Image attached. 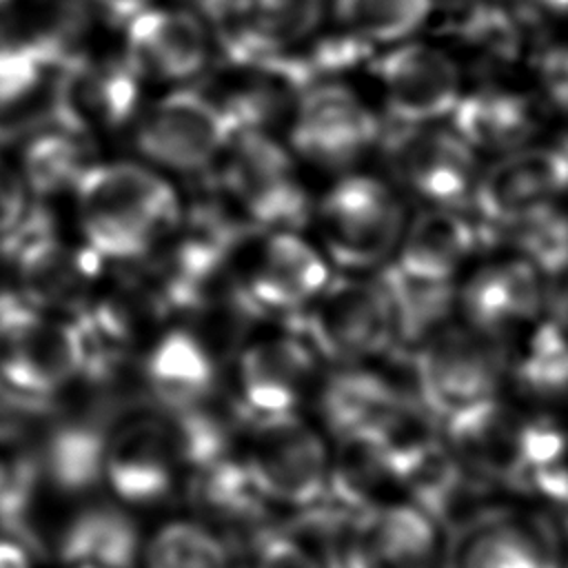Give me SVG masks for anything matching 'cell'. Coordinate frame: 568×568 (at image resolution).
Masks as SVG:
<instances>
[{
  "label": "cell",
  "instance_id": "cell-1",
  "mask_svg": "<svg viewBox=\"0 0 568 568\" xmlns=\"http://www.w3.org/2000/svg\"><path fill=\"white\" fill-rule=\"evenodd\" d=\"M71 202L78 237L106 266L144 262L184 215L171 175L138 158L95 160Z\"/></svg>",
  "mask_w": 568,
  "mask_h": 568
},
{
  "label": "cell",
  "instance_id": "cell-2",
  "mask_svg": "<svg viewBox=\"0 0 568 568\" xmlns=\"http://www.w3.org/2000/svg\"><path fill=\"white\" fill-rule=\"evenodd\" d=\"M84 379L78 322L16 288L0 291V390L18 402H49Z\"/></svg>",
  "mask_w": 568,
  "mask_h": 568
},
{
  "label": "cell",
  "instance_id": "cell-3",
  "mask_svg": "<svg viewBox=\"0 0 568 568\" xmlns=\"http://www.w3.org/2000/svg\"><path fill=\"white\" fill-rule=\"evenodd\" d=\"M417 399L442 428L501 399L499 342L468 324H444L413 348Z\"/></svg>",
  "mask_w": 568,
  "mask_h": 568
},
{
  "label": "cell",
  "instance_id": "cell-4",
  "mask_svg": "<svg viewBox=\"0 0 568 568\" xmlns=\"http://www.w3.org/2000/svg\"><path fill=\"white\" fill-rule=\"evenodd\" d=\"M237 131L215 95L189 84L146 100L129 138L138 160L166 175H193L211 171Z\"/></svg>",
  "mask_w": 568,
  "mask_h": 568
},
{
  "label": "cell",
  "instance_id": "cell-5",
  "mask_svg": "<svg viewBox=\"0 0 568 568\" xmlns=\"http://www.w3.org/2000/svg\"><path fill=\"white\" fill-rule=\"evenodd\" d=\"M213 169L226 204L251 229L300 231L313 215L293 151L268 131H237Z\"/></svg>",
  "mask_w": 568,
  "mask_h": 568
},
{
  "label": "cell",
  "instance_id": "cell-6",
  "mask_svg": "<svg viewBox=\"0 0 568 568\" xmlns=\"http://www.w3.org/2000/svg\"><path fill=\"white\" fill-rule=\"evenodd\" d=\"M322 253L348 273L390 262L406 226L399 195L379 178L344 175L313 209Z\"/></svg>",
  "mask_w": 568,
  "mask_h": 568
},
{
  "label": "cell",
  "instance_id": "cell-7",
  "mask_svg": "<svg viewBox=\"0 0 568 568\" xmlns=\"http://www.w3.org/2000/svg\"><path fill=\"white\" fill-rule=\"evenodd\" d=\"M286 326L320 362L335 366H357L395 346L388 297L377 277H331Z\"/></svg>",
  "mask_w": 568,
  "mask_h": 568
},
{
  "label": "cell",
  "instance_id": "cell-8",
  "mask_svg": "<svg viewBox=\"0 0 568 568\" xmlns=\"http://www.w3.org/2000/svg\"><path fill=\"white\" fill-rule=\"evenodd\" d=\"M237 453L260 493L280 515L304 510L324 497L331 444L300 413L246 424Z\"/></svg>",
  "mask_w": 568,
  "mask_h": 568
},
{
  "label": "cell",
  "instance_id": "cell-9",
  "mask_svg": "<svg viewBox=\"0 0 568 568\" xmlns=\"http://www.w3.org/2000/svg\"><path fill=\"white\" fill-rule=\"evenodd\" d=\"M164 410H140L106 428L102 488L129 510L166 504L186 481Z\"/></svg>",
  "mask_w": 568,
  "mask_h": 568
},
{
  "label": "cell",
  "instance_id": "cell-10",
  "mask_svg": "<svg viewBox=\"0 0 568 568\" xmlns=\"http://www.w3.org/2000/svg\"><path fill=\"white\" fill-rule=\"evenodd\" d=\"M566 546L546 513L506 499L459 528L448 568H566Z\"/></svg>",
  "mask_w": 568,
  "mask_h": 568
},
{
  "label": "cell",
  "instance_id": "cell-11",
  "mask_svg": "<svg viewBox=\"0 0 568 568\" xmlns=\"http://www.w3.org/2000/svg\"><path fill=\"white\" fill-rule=\"evenodd\" d=\"M144 87L146 82L122 53L115 58L71 53L58 80L51 120L91 142L129 133L146 102Z\"/></svg>",
  "mask_w": 568,
  "mask_h": 568
},
{
  "label": "cell",
  "instance_id": "cell-12",
  "mask_svg": "<svg viewBox=\"0 0 568 568\" xmlns=\"http://www.w3.org/2000/svg\"><path fill=\"white\" fill-rule=\"evenodd\" d=\"M568 195V162L555 144H526L479 171L470 202L486 235L557 206Z\"/></svg>",
  "mask_w": 568,
  "mask_h": 568
},
{
  "label": "cell",
  "instance_id": "cell-13",
  "mask_svg": "<svg viewBox=\"0 0 568 568\" xmlns=\"http://www.w3.org/2000/svg\"><path fill=\"white\" fill-rule=\"evenodd\" d=\"M379 142L397 182L428 206L459 209L470 202L477 153L450 126L390 124Z\"/></svg>",
  "mask_w": 568,
  "mask_h": 568
},
{
  "label": "cell",
  "instance_id": "cell-14",
  "mask_svg": "<svg viewBox=\"0 0 568 568\" xmlns=\"http://www.w3.org/2000/svg\"><path fill=\"white\" fill-rule=\"evenodd\" d=\"M390 124H439L462 98V69L446 49L404 40L368 60Z\"/></svg>",
  "mask_w": 568,
  "mask_h": 568
},
{
  "label": "cell",
  "instance_id": "cell-15",
  "mask_svg": "<svg viewBox=\"0 0 568 568\" xmlns=\"http://www.w3.org/2000/svg\"><path fill=\"white\" fill-rule=\"evenodd\" d=\"M444 526L402 497L355 515L337 550V568H442Z\"/></svg>",
  "mask_w": 568,
  "mask_h": 568
},
{
  "label": "cell",
  "instance_id": "cell-16",
  "mask_svg": "<svg viewBox=\"0 0 568 568\" xmlns=\"http://www.w3.org/2000/svg\"><path fill=\"white\" fill-rule=\"evenodd\" d=\"M379 135L382 126L371 106L342 80L308 87L288 120L293 155L326 169L351 166Z\"/></svg>",
  "mask_w": 568,
  "mask_h": 568
},
{
  "label": "cell",
  "instance_id": "cell-17",
  "mask_svg": "<svg viewBox=\"0 0 568 568\" xmlns=\"http://www.w3.org/2000/svg\"><path fill=\"white\" fill-rule=\"evenodd\" d=\"M120 53L146 84L189 87L211 64L213 33L195 9L151 2L122 24Z\"/></svg>",
  "mask_w": 568,
  "mask_h": 568
},
{
  "label": "cell",
  "instance_id": "cell-18",
  "mask_svg": "<svg viewBox=\"0 0 568 568\" xmlns=\"http://www.w3.org/2000/svg\"><path fill=\"white\" fill-rule=\"evenodd\" d=\"M331 277L328 260L300 231H266L246 273L235 280L233 302L240 311L282 315L288 322Z\"/></svg>",
  "mask_w": 568,
  "mask_h": 568
},
{
  "label": "cell",
  "instance_id": "cell-19",
  "mask_svg": "<svg viewBox=\"0 0 568 568\" xmlns=\"http://www.w3.org/2000/svg\"><path fill=\"white\" fill-rule=\"evenodd\" d=\"M320 359L302 337L286 333L248 342L235 362V408L246 424L300 413L317 379Z\"/></svg>",
  "mask_w": 568,
  "mask_h": 568
},
{
  "label": "cell",
  "instance_id": "cell-20",
  "mask_svg": "<svg viewBox=\"0 0 568 568\" xmlns=\"http://www.w3.org/2000/svg\"><path fill=\"white\" fill-rule=\"evenodd\" d=\"M138 368L155 408L162 410L206 406L217 386L211 346L186 326L155 331L138 357Z\"/></svg>",
  "mask_w": 568,
  "mask_h": 568
},
{
  "label": "cell",
  "instance_id": "cell-21",
  "mask_svg": "<svg viewBox=\"0 0 568 568\" xmlns=\"http://www.w3.org/2000/svg\"><path fill=\"white\" fill-rule=\"evenodd\" d=\"M548 282L524 257L515 255L479 268L457 293L466 324L499 342L521 324H535L546 306Z\"/></svg>",
  "mask_w": 568,
  "mask_h": 568
},
{
  "label": "cell",
  "instance_id": "cell-22",
  "mask_svg": "<svg viewBox=\"0 0 568 568\" xmlns=\"http://www.w3.org/2000/svg\"><path fill=\"white\" fill-rule=\"evenodd\" d=\"M71 51L53 36L0 40V126H36L33 115L51 113L58 80Z\"/></svg>",
  "mask_w": 568,
  "mask_h": 568
},
{
  "label": "cell",
  "instance_id": "cell-23",
  "mask_svg": "<svg viewBox=\"0 0 568 568\" xmlns=\"http://www.w3.org/2000/svg\"><path fill=\"white\" fill-rule=\"evenodd\" d=\"M142 530L133 513L113 499H93L67 513L51 539L62 568H135Z\"/></svg>",
  "mask_w": 568,
  "mask_h": 568
},
{
  "label": "cell",
  "instance_id": "cell-24",
  "mask_svg": "<svg viewBox=\"0 0 568 568\" xmlns=\"http://www.w3.org/2000/svg\"><path fill=\"white\" fill-rule=\"evenodd\" d=\"M195 515L229 535L248 544L257 532L282 515L266 501L244 466L237 448L189 477Z\"/></svg>",
  "mask_w": 568,
  "mask_h": 568
},
{
  "label": "cell",
  "instance_id": "cell-25",
  "mask_svg": "<svg viewBox=\"0 0 568 568\" xmlns=\"http://www.w3.org/2000/svg\"><path fill=\"white\" fill-rule=\"evenodd\" d=\"M481 237H488L486 231L459 209L428 206L406 222L390 264L424 277L455 280L477 253Z\"/></svg>",
  "mask_w": 568,
  "mask_h": 568
},
{
  "label": "cell",
  "instance_id": "cell-26",
  "mask_svg": "<svg viewBox=\"0 0 568 568\" xmlns=\"http://www.w3.org/2000/svg\"><path fill=\"white\" fill-rule=\"evenodd\" d=\"M106 428L89 419H60L36 444L44 493L84 499L102 486Z\"/></svg>",
  "mask_w": 568,
  "mask_h": 568
},
{
  "label": "cell",
  "instance_id": "cell-27",
  "mask_svg": "<svg viewBox=\"0 0 568 568\" xmlns=\"http://www.w3.org/2000/svg\"><path fill=\"white\" fill-rule=\"evenodd\" d=\"M448 120L475 153L495 158L530 144L539 124L530 100L504 87L464 91Z\"/></svg>",
  "mask_w": 568,
  "mask_h": 568
},
{
  "label": "cell",
  "instance_id": "cell-28",
  "mask_svg": "<svg viewBox=\"0 0 568 568\" xmlns=\"http://www.w3.org/2000/svg\"><path fill=\"white\" fill-rule=\"evenodd\" d=\"M91 151V140L49 120L29 129L20 149L11 155L31 197L38 202L71 197L87 169L98 160Z\"/></svg>",
  "mask_w": 568,
  "mask_h": 568
},
{
  "label": "cell",
  "instance_id": "cell-29",
  "mask_svg": "<svg viewBox=\"0 0 568 568\" xmlns=\"http://www.w3.org/2000/svg\"><path fill=\"white\" fill-rule=\"evenodd\" d=\"M402 397L397 386L364 364L337 366L317 388V408L333 442L371 437Z\"/></svg>",
  "mask_w": 568,
  "mask_h": 568
},
{
  "label": "cell",
  "instance_id": "cell-30",
  "mask_svg": "<svg viewBox=\"0 0 568 568\" xmlns=\"http://www.w3.org/2000/svg\"><path fill=\"white\" fill-rule=\"evenodd\" d=\"M390 306L395 326V346H419L426 337L448 324L450 311L457 304L453 280H435L406 273L395 264H384L377 275Z\"/></svg>",
  "mask_w": 568,
  "mask_h": 568
},
{
  "label": "cell",
  "instance_id": "cell-31",
  "mask_svg": "<svg viewBox=\"0 0 568 568\" xmlns=\"http://www.w3.org/2000/svg\"><path fill=\"white\" fill-rule=\"evenodd\" d=\"M135 568H235L229 539L197 515H175L142 537Z\"/></svg>",
  "mask_w": 568,
  "mask_h": 568
},
{
  "label": "cell",
  "instance_id": "cell-32",
  "mask_svg": "<svg viewBox=\"0 0 568 568\" xmlns=\"http://www.w3.org/2000/svg\"><path fill=\"white\" fill-rule=\"evenodd\" d=\"M450 31L470 62L486 71L510 67L521 51V24L499 0L464 2Z\"/></svg>",
  "mask_w": 568,
  "mask_h": 568
},
{
  "label": "cell",
  "instance_id": "cell-33",
  "mask_svg": "<svg viewBox=\"0 0 568 568\" xmlns=\"http://www.w3.org/2000/svg\"><path fill=\"white\" fill-rule=\"evenodd\" d=\"M430 11L433 0H333L339 27L371 47L408 40Z\"/></svg>",
  "mask_w": 568,
  "mask_h": 568
},
{
  "label": "cell",
  "instance_id": "cell-34",
  "mask_svg": "<svg viewBox=\"0 0 568 568\" xmlns=\"http://www.w3.org/2000/svg\"><path fill=\"white\" fill-rule=\"evenodd\" d=\"M501 233L513 240L517 255L530 262L546 280H557L568 273V215L559 204L544 209Z\"/></svg>",
  "mask_w": 568,
  "mask_h": 568
},
{
  "label": "cell",
  "instance_id": "cell-35",
  "mask_svg": "<svg viewBox=\"0 0 568 568\" xmlns=\"http://www.w3.org/2000/svg\"><path fill=\"white\" fill-rule=\"evenodd\" d=\"M31 197L11 153L0 151V242L7 240L33 211Z\"/></svg>",
  "mask_w": 568,
  "mask_h": 568
},
{
  "label": "cell",
  "instance_id": "cell-36",
  "mask_svg": "<svg viewBox=\"0 0 568 568\" xmlns=\"http://www.w3.org/2000/svg\"><path fill=\"white\" fill-rule=\"evenodd\" d=\"M532 71L544 98L568 113V42L544 47L532 60Z\"/></svg>",
  "mask_w": 568,
  "mask_h": 568
},
{
  "label": "cell",
  "instance_id": "cell-37",
  "mask_svg": "<svg viewBox=\"0 0 568 568\" xmlns=\"http://www.w3.org/2000/svg\"><path fill=\"white\" fill-rule=\"evenodd\" d=\"M524 24H539L568 13V0H499Z\"/></svg>",
  "mask_w": 568,
  "mask_h": 568
},
{
  "label": "cell",
  "instance_id": "cell-38",
  "mask_svg": "<svg viewBox=\"0 0 568 568\" xmlns=\"http://www.w3.org/2000/svg\"><path fill=\"white\" fill-rule=\"evenodd\" d=\"M541 313L568 337V273L557 277L552 288H548Z\"/></svg>",
  "mask_w": 568,
  "mask_h": 568
},
{
  "label": "cell",
  "instance_id": "cell-39",
  "mask_svg": "<svg viewBox=\"0 0 568 568\" xmlns=\"http://www.w3.org/2000/svg\"><path fill=\"white\" fill-rule=\"evenodd\" d=\"M36 550L24 541L0 532V568H36Z\"/></svg>",
  "mask_w": 568,
  "mask_h": 568
},
{
  "label": "cell",
  "instance_id": "cell-40",
  "mask_svg": "<svg viewBox=\"0 0 568 568\" xmlns=\"http://www.w3.org/2000/svg\"><path fill=\"white\" fill-rule=\"evenodd\" d=\"M84 2L98 9L106 20L122 27L131 16H135L140 9H144L153 0H84Z\"/></svg>",
  "mask_w": 568,
  "mask_h": 568
},
{
  "label": "cell",
  "instance_id": "cell-41",
  "mask_svg": "<svg viewBox=\"0 0 568 568\" xmlns=\"http://www.w3.org/2000/svg\"><path fill=\"white\" fill-rule=\"evenodd\" d=\"M557 146L564 151V155H566V162H568V135L559 138V140H557Z\"/></svg>",
  "mask_w": 568,
  "mask_h": 568
},
{
  "label": "cell",
  "instance_id": "cell-42",
  "mask_svg": "<svg viewBox=\"0 0 568 568\" xmlns=\"http://www.w3.org/2000/svg\"><path fill=\"white\" fill-rule=\"evenodd\" d=\"M13 2H16V0H0V13H2V11H7Z\"/></svg>",
  "mask_w": 568,
  "mask_h": 568
},
{
  "label": "cell",
  "instance_id": "cell-43",
  "mask_svg": "<svg viewBox=\"0 0 568 568\" xmlns=\"http://www.w3.org/2000/svg\"><path fill=\"white\" fill-rule=\"evenodd\" d=\"M235 568H251L248 564H235Z\"/></svg>",
  "mask_w": 568,
  "mask_h": 568
}]
</instances>
